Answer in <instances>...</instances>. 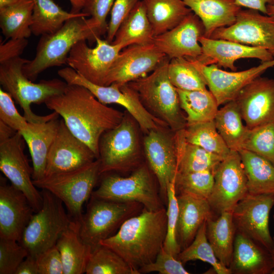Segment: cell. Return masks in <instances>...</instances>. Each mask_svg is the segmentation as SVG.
<instances>
[{
  "label": "cell",
  "mask_w": 274,
  "mask_h": 274,
  "mask_svg": "<svg viewBox=\"0 0 274 274\" xmlns=\"http://www.w3.org/2000/svg\"><path fill=\"white\" fill-rule=\"evenodd\" d=\"M60 116L66 126L99 158V143L106 131L117 126L124 113L99 101L87 89L67 84L64 91L44 103Z\"/></svg>",
  "instance_id": "1"
},
{
  "label": "cell",
  "mask_w": 274,
  "mask_h": 274,
  "mask_svg": "<svg viewBox=\"0 0 274 274\" xmlns=\"http://www.w3.org/2000/svg\"><path fill=\"white\" fill-rule=\"evenodd\" d=\"M166 228L165 208L151 211L144 208L100 245L114 251L139 272L140 268L156 259L163 246Z\"/></svg>",
  "instance_id": "2"
},
{
  "label": "cell",
  "mask_w": 274,
  "mask_h": 274,
  "mask_svg": "<svg viewBox=\"0 0 274 274\" xmlns=\"http://www.w3.org/2000/svg\"><path fill=\"white\" fill-rule=\"evenodd\" d=\"M86 17L72 18L56 31L42 36L35 57L22 68L23 74L31 81H35L46 69L66 64L69 53L77 42H95L96 37L103 35L99 24L91 17Z\"/></svg>",
  "instance_id": "3"
},
{
  "label": "cell",
  "mask_w": 274,
  "mask_h": 274,
  "mask_svg": "<svg viewBox=\"0 0 274 274\" xmlns=\"http://www.w3.org/2000/svg\"><path fill=\"white\" fill-rule=\"evenodd\" d=\"M29 60L17 57L0 64V83L24 112V117L31 123H40L57 118L55 112L45 116L36 114L32 104H41L52 96L62 93L67 84L58 79L41 80L35 83L23 73L22 68Z\"/></svg>",
  "instance_id": "4"
},
{
  "label": "cell",
  "mask_w": 274,
  "mask_h": 274,
  "mask_svg": "<svg viewBox=\"0 0 274 274\" xmlns=\"http://www.w3.org/2000/svg\"><path fill=\"white\" fill-rule=\"evenodd\" d=\"M141 131L136 120L125 111L121 122L102 135L99 143L100 176L133 172L145 162Z\"/></svg>",
  "instance_id": "5"
},
{
  "label": "cell",
  "mask_w": 274,
  "mask_h": 274,
  "mask_svg": "<svg viewBox=\"0 0 274 274\" xmlns=\"http://www.w3.org/2000/svg\"><path fill=\"white\" fill-rule=\"evenodd\" d=\"M169 60L166 57L150 75L127 84L137 93L148 112L176 132L184 129L187 122L177 89L168 77Z\"/></svg>",
  "instance_id": "6"
},
{
  "label": "cell",
  "mask_w": 274,
  "mask_h": 274,
  "mask_svg": "<svg viewBox=\"0 0 274 274\" xmlns=\"http://www.w3.org/2000/svg\"><path fill=\"white\" fill-rule=\"evenodd\" d=\"M91 197L118 202H137L149 211L165 208L157 179L147 162L128 177L105 174Z\"/></svg>",
  "instance_id": "7"
},
{
  "label": "cell",
  "mask_w": 274,
  "mask_h": 274,
  "mask_svg": "<svg viewBox=\"0 0 274 274\" xmlns=\"http://www.w3.org/2000/svg\"><path fill=\"white\" fill-rule=\"evenodd\" d=\"M41 194L42 207L32 215L19 242L28 256L36 260L56 245L61 234L75 223L61 200L46 190H42Z\"/></svg>",
  "instance_id": "8"
},
{
  "label": "cell",
  "mask_w": 274,
  "mask_h": 274,
  "mask_svg": "<svg viewBox=\"0 0 274 274\" xmlns=\"http://www.w3.org/2000/svg\"><path fill=\"white\" fill-rule=\"evenodd\" d=\"M100 161L75 170L44 177L33 181L34 185L46 190L62 201L71 219L78 226L82 219V207L90 198L100 176Z\"/></svg>",
  "instance_id": "9"
},
{
  "label": "cell",
  "mask_w": 274,
  "mask_h": 274,
  "mask_svg": "<svg viewBox=\"0 0 274 274\" xmlns=\"http://www.w3.org/2000/svg\"><path fill=\"white\" fill-rule=\"evenodd\" d=\"M143 208L137 202H118L90 197L78 226L80 236L93 251L100 246L101 241L113 235L126 220L140 213Z\"/></svg>",
  "instance_id": "10"
},
{
  "label": "cell",
  "mask_w": 274,
  "mask_h": 274,
  "mask_svg": "<svg viewBox=\"0 0 274 274\" xmlns=\"http://www.w3.org/2000/svg\"><path fill=\"white\" fill-rule=\"evenodd\" d=\"M213 190L208 199L215 218L221 213L231 211L248 193L247 178L237 151L230 153L214 172Z\"/></svg>",
  "instance_id": "11"
},
{
  "label": "cell",
  "mask_w": 274,
  "mask_h": 274,
  "mask_svg": "<svg viewBox=\"0 0 274 274\" xmlns=\"http://www.w3.org/2000/svg\"><path fill=\"white\" fill-rule=\"evenodd\" d=\"M69 82L72 85L84 87L105 105L116 104L124 107L136 120L145 134L152 129L168 127L165 123L148 112L141 102L137 93L128 84L99 85L90 82L76 72L71 74Z\"/></svg>",
  "instance_id": "12"
},
{
  "label": "cell",
  "mask_w": 274,
  "mask_h": 274,
  "mask_svg": "<svg viewBox=\"0 0 274 274\" xmlns=\"http://www.w3.org/2000/svg\"><path fill=\"white\" fill-rule=\"evenodd\" d=\"M24 139L19 132L0 142V169L11 184L27 197L35 212L42 205L43 198L34 185L32 167L24 153Z\"/></svg>",
  "instance_id": "13"
},
{
  "label": "cell",
  "mask_w": 274,
  "mask_h": 274,
  "mask_svg": "<svg viewBox=\"0 0 274 274\" xmlns=\"http://www.w3.org/2000/svg\"><path fill=\"white\" fill-rule=\"evenodd\" d=\"M145 157L155 176L164 203L169 184L175 181L178 160L175 132L169 127L152 129L143 138Z\"/></svg>",
  "instance_id": "14"
},
{
  "label": "cell",
  "mask_w": 274,
  "mask_h": 274,
  "mask_svg": "<svg viewBox=\"0 0 274 274\" xmlns=\"http://www.w3.org/2000/svg\"><path fill=\"white\" fill-rule=\"evenodd\" d=\"M210 38L263 48L274 56V16L242 9L234 24L216 29Z\"/></svg>",
  "instance_id": "15"
},
{
  "label": "cell",
  "mask_w": 274,
  "mask_h": 274,
  "mask_svg": "<svg viewBox=\"0 0 274 274\" xmlns=\"http://www.w3.org/2000/svg\"><path fill=\"white\" fill-rule=\"evenodd\" d=\"M274 194L248 193L233 208L232 218L236 231L263 246L270 252L273 240L269 228Z\"/></svg>",
  "instance_id": "16"
},
{
  "label": "cell",
  "mask_w": 274,
  "mask_h": 274,
  "mask_svg": "<svg viewBox=\"0 0 274 274\" xmlns=\"http://www.w3.org/2000/svg\"><path fill=\"white\" fill-rule=\"evenodd\" d=\"M95 43L90 48L85 40L77 42L69 53L66 64L90 82L105 86L111 67L122 48L99 37H96Z\"/></svg>",
  "instance_id": "17"
},
{
  "label": "cell",
  "mask_w": 274,
  "mask_h": 274,
  "mask_svg": "<svg viewBox=\"0 0 274 274\" xmlns=\"http://www.w3.org/2000/svg\"><path fill=\"white\" fill-rule=\"evenodd\" d=\"M152 42L123 48L113 63L106 85H120L143 78L154 71L166 58Z\"/></svg>",
  "instance_id": "18"
},
{
  "label": "cell",
  "mask_w": 274,
  "mask_h": 274,
  "mask_svg": "<svg viewBox=\"0 0 274 274\" xmlns=\"http://www.w3.org/2000/svg\"><path fill=\"white\" fill-rule=\"evenodd\" d=\"M96 159L90 148L75 136L60 119L48 155L45 177L75 170Z\"/></svg>",
  "instance_id": "19"
},
{
  "label": "cell",
  "mask_w": 274,
  "mask_h": 274,
  "mask_svg": "<svg viewBox=\"0 0 274 274\" xmlns=\"http://www.w3.org/2000/svg\"><path fill=\"white\" fill-rule=\"evenodd\" d=\"M250 129L274 121V79L259 76L233 100Z\"/></svg>",
  "instance_id": "20"
},
{
  "label": "cell",
  "mask_w": 274,
  "mask_h": 274,
  "mask_svg": "<svg viewBox=\"0 0 274 274\" xmlns=\"http://www.w3.org/2000/svg\"><path fill=\"white\" fill-rule=\"evenodd\" d=\"M191 59L204 76L219 106L233 100L245 86L274 66L273 59L244 71L227 72L219 68L216 64L204 65Z\"/></svg>",
  "instance_id": "21"
},
{
  "label": "cell",
  "mask_w": 274,
  "mask_h": 274,
  "mask_svg": "<svg viewBox=\"0 0 274 274\" xmlns=\"http://www.w3.org/2000/svg\"><path fill=\"white\" fill-rule=\"evenodd\" d=\"M204 27L192 12L173 29L154 37L153 43L169 59L184 57L196 59L202 54L200 37Z\"/></svg>",
  "instance_id": "22"
},
{
  "label": "cell",
  "mask_w": 274,
  "mask_h": 274,
  "mask_svg": "<svg viewBox=\"0 0 274 274\" xmlns=\"http://www.w3.org/2000/svg\"><path fill=\"white\" fill-rule=\"evenodd\" d=\"M35 211L25 195L0 179V238L20 242Z\"/></svg>",
  "instance_id": "23"
},
{
  "label": "cell",
  "mask_w": 274,
  "mask_h": 274,
  "mask_svg": "<svg viewBox=\"0 0 274 274\" xmlns=\"http://www.w3.org/2000/svg\"><path fill=\"white\" fill-rule=\"evenodd\" d=\"M202 54L195 60L204 65L216 64L218 67L236 71L235 62L242 58H256L262 62L271 60L274 56L266 50L235 42L207 38L199 39Z\"/></svg>",
  "instance_id": "24"
},
{
  "label": "cell",
  "mask_w": 274,
  "mask_h": 274,
  "mask_svg": "<svg viewBox=\"0 0 274 274\" xmlns=\"http://www.w3.org/2000/svg\"><path fill=\"white\" fill-rule=\"evenodd\" d=\"M274 267L271 252L236 231L230 264L231 274H269Z\"/></svg>",
  "instance_id": "25"
},
{
  "label": "cell",
  "mask_w": 274,
  "mask_h": 274,
  "mask_svg": "<svg viewBox=\"0 0 274 274\" xmlns=\"http://www.w3.org/2000/svg\"><path fill=\"white\" fill-rule=\"evenodd\" d=\"M177 195L179 206L177 236L182 251L192 242L203 222L215 217L207 200L185 194Z\"/></svg>",
  "instance_id": "26"
},
{
  "label": "cell",
  "mask_w": 274,
  "mask_h": 274,
  "mask_svg": "<svg viewBox=\"0 0 274 274\" xmlns=\"http://www.w3.org/2000/svg\"><path fill=\"white\" fill-rule=\"evenodd\" d=\"M201 21L204 37L210 38L216 29L234 24L242 10L235 0H183Z\"/></svg>",
  "instance_id": "27"
},
{
  "label": "cell",
  "mask_w": 274,
  "mask_h": 274,
  "mask_svg": "<svg viewBox=\"0 0 274 274\" xmlns=\"http://www.w3.org/2000/svg\"><path fill=\"white\" fill-rule=\"evenodd\" d=\"M59 120L57 118L44 123H29V131L22 136L31 157L33 181L45 177L48 155L55 137Z\"/></svg>",
  "instance_id": "28"
},
{
  "label": "cell",
  "mask_w": 274,
  "mask_h": 274,
  "mask_svg": "<svg viewBox=\"0 0 274 274\" xmlns=\"http://www.w3.org/2000/svg\"><path fill=\"white\" fill-rule=\"evenodd\" d=\"M236 229L231 211L206 222V236L220 262L228 267L232 259Z\"/></svg>",
  "instance_id": "29"
},
{
  "label": "cell",
  "mask_w": 274,
  "mask_h": 274,
  "mask_svg": "<svg viewBox=\"0 0 274 274\" xmlns=\"http://www.w3.org/2000/svg\"><path fill=\"white\" fill-rule=\"evenodd\" d=\"M78 226L74 223L58 238L56 246L62 262L63 274L85 273L91 248L81 238Z\"/></svg>",
  "instance_id": "30"
},
{
  "label": "cell",
  "mask_w": 274,
  "mask_h": 274,
  "mask_svg": "<svg viewBox=\"0 0 274 274\" xmlns=\"http://www.w3.org/2000/svg\"><path fill=\"white\" fill-rule=\"evenodd\" d=\"M154 37L179 24L190 13L183 0H143Z\"/></svg>",
  "instance_id": "31"
},
{
  "label": "cell",
  "mask_w": 274,
  "mask_h": 274,
  "mask_svg": "<svg viewBox=\"0 0 274 274\" xmlns=\"http://www.w3.org/2000/svg\"><path fill=\"white\" fill-rule=\"evenodd\" d=\"M177 150V173H189L206 170L212 171L224 158L197 145L187 142L181 130L175 132Z\"/></svg>",
  "instance_id": "32"
},
{
  "label": "cell",
  "mask_w": 274,
  "mask_h": 274,
  "mask_svg": "<svg viewBox=\"0 0 274 274\" xmlns=\"http://www.w3.org/2000/svg\"><path fill=\"white\" fill-rule=\"evenodd\" d=\"M154 38L145 5L142 0L122 22L111 44L118 45L123 49L131 45L152 43Z\"/></svg>",
  "instance_id": "33"
},
{
  "label": "cell",
  "mask_w": 274,
  "mask_h": 274,
  "mask_svg": "<svg viewBox=\"0 0 274 274\" xmlns=\"http://www.w3.org/2000/svg\"><path fill=\"white\" fill-rule=\"evenodd\" d=\"M247 178L248 193L251 194H274V165L251 151L240 149Z\"/></svg>",
  "instance_id": "34"
},
{
  "label": "cell",
  "mask_w": 274,
  "mask_h": 274,
  "mask_svg": "<svg viewBox=\"0 0 274 274\" xmlns=\"http://www.w3.org/2000/svg\"><path fill=\"white\" fill-rule=\"evenodd\" d=\"M33 8V0H19L0 8V27L6 39L28 38Z\"/></svg>",
  "instance_id": "35"
},
{
  "label": "cell",
  "mask_w": 274,
  "mask_h": 274,
  "mask_svg": "<svg viewBox=\"0 0 274 274\" xmlns=\"http://www.w3.org/2000/svg\"><path fill=\"white\" fill-rule=\"evenodd\" d=\"M238 108L234 100L218 109L214 121L216 129L230 150L238 151L249 129L243 123Z\"/></svg>",
  "instance_id": "36"
},
{
  "label": "cell",
  "mask_w": 274,
  "mask_h": 274,
  "mask_svg": "<svg viewBox=\"0 0 274 274\" xmlns=\"http://www.w3.org/2000/svg\"><path fill=\"white\" fill-rule=\"evenodd\" d=\"M33 8L30 29L35 36H43L58 30L67 20L87 15L73 14L62 9L53 0H33Z\"/></svg>",
  "instance_id": "37"
},
{
  "label": "cell",
  "mask_w": 274,
  "mask_h": 274,
  "mask_svg": "<svg viewBox=\"0 0 274 274\" xmlns=\"http://www.w3.org/2000/svg\"><path fill=\"white\" fill-rule=\"evenodd\" d=\"M176 89L181 108L187 115V125L214 120L219 106L209 90L186 91Z\"/></svg>",
  "instance_id": "38"
},
{
  "label": "cell",
  "mask_w": 274,
  "mask_h": 274,
  "mask_svg": "<svg viewBox=\"0 0 274 274\" xmlns=\"http://www.w3.org/2000/svg\"><path fill=\"white\" fill-rule=\"evenodd\" d=\"M181 130L187 142L211 153L225 157L231 152L218 132L214 120L187 125Z\"/></svg>",
  "instance_id": "39"
},
{
  "label": "cell",
  "mask_w": 274,
  "mask_h": 274,
  "mask_svg": "<svg viewBox=\"0 0 274 274\" xmlns=\"http://www.w3.org/2000/svg\"><path fill=\"white\" fill-rule=\"evenodd\" d=\"M167 73L170 82L176 89L186 91L207 89L204 76L191 59H170Z\"/></svg>",
  "instance_id": "40"
},
{
  "label": "cell",
  "mask_w": 274,
  "mask_h": 274,
  "mask_svg": "<svg viewBox=\"0 0 274 274\" xmlns=\"http://www.w3.org/2000/svg\"><path fill=\"white\" fill-rule=\"evenodd\" d=\"M207 221L200 226L192 242L180 252L177 258L183 264L190 261L201 260L211 265L217 274H231L229 268L218 260L207 239Z\"/></svg>",
  "instance_id": "41"
},
{
  "label": "cell",
  "mask_w": 274,
  "mask_h": 274,
  "mask_svg": "<svg viewBox=\"0 0 274 274\" xmlns=\"http://www.w3.org/2000/svg\"><path fill=\"white\" fill-rule=\"evenodd\" d=\"M86 274H139L120 256L100 245L91 253L86 268Z\"/></svg>",
  "instance_id": "42"
},
{
  "label": "cell",
  "mask_w": 274,
  "mask_h": 274,
  "mask_svg": "<svg viewBox=\"0 0 274 274\" xmlns=\"http://www.w3.org/2000/svg\"><path fill=\"white\" fill-rule=\"evenodd\" d=\"M214 173L206 170L189 173H177L175 187L177 195L185 194L208 200L213 190Z\"/></svg>",
  "instance_id": "43"
},
{
  "label": "cell",
  "mask_w": 274,
  "mask_h": 274,
  "mask_svg": "<svg viewBox=\"0 0 274 274\" xmlns=\"http://www.w3.org/2000/svg\"><path fill=\"white\" fill-rule=\"evenodd\" d=\"M241 149L253 152L274 165V121L249 129Z\"/></svg>",
  "instance_id": "44"
},
{
  "label": "cell",
  "mask_w": 274,
  "mask_h": 274,
  "mask_svg": "<svg viewBox=\"0 0 274 274\" xmlns=\"http://www.w3.org/2000/svg\"><path fill=\"white\" fill-rule=\"evenodd\" d=\"M167 197V228L163 248L167 252L177 258L181 251V249L178 242L177 236L179 206L175 181L168 185Z\"/></svg>",
  "instance_id": "45"
},
{
  "label": "cell",
  "mask_w": 274,
  "mask_h": 274,
  "mask_svg": "<svg viewBox=\"0 0 274 274\" xmlns=\"http://www.w3.org/2000/svg\"><path fill=\"white\" fill-rule=\"evenodd\" d=\"M27 256L26 250L19 242L0 238V274H15Z\"/></svg>",
  "instance_id": "46"
},
{
  "label": "cell",
  "mask_w": 274,
  "mask_h": 274,
  "mask_svg": "<svg viewBox=\"0 0 274 274\" xmlns=\"http://www.w3.org/2000/svg\"><path fill=\"white\" fill-rule=\"evenodd\" d=\"M0 120L22 136L29 131V122L18 112L12 96L0 89Z\"/></svg>",
  "instance_id": "47"
},
{
  "label": "cell",
  "mask_w": 274,
  "mask_h": 274,
  "mask_svg": "<svg viewBox=\"0 0 274 274\" xmlns=\"http://www.w3.org/2000/svg\"><path fill=\"white\" fill-rule=\"evenodd\" d=\"M139 273L158 272L159 274H189L184 264L162 247L155 260L138 269Z\"/></svg>",
  "instance_id": "48"
},
{
  "label": "cell",
  "mask_w": 274,
  "mask_h": 274,
  "mask_svg": "<svg viewBox=\"0 0 274 274\" xmlns=\"http://www.w3.org/2000/svg\"><path fill=\"white\" fill-rule=\"evenodd\" d=\"M140 0H115L111 11L106 40L111 43L122 22Z\"/></svg>",
  "instance_id": "49"
},
{
  "label": "cell",
  "mask_w": 274,
  "mask_h": 274,
  "mask_svg": "<svg viewBox=\"0 0 274 274\" xmlns=\"http://www.w3.org/2000/svg\"><path fill=\"white\" fill-rule=\"evenodd\" d=\"M115 0H86L81 12L93 18L99 25L103 35L107 33L106 19Z\"/></svg>",
  "instance_id": "50"
},
{
  "label": "cell",
  "mask_w": 274,
  "mask_h": 274,
  "mask_svg": "<svg viewBox=\"0 0 274 274\" xmlns=\"http://www.w3.org/2000/svg\"><path fill=\"white\" fill-rule=\"evenodd\" d=\"M39 274H63L61 255L56 245L37 259Z\"/></svg>",
  "instance_id": "51"
},
{
  "label": "cell",
  "mask_w": 274,
  "mask_h": 274,
  "mask_svg": "<svg viewBox=\"0 0 274 274\" xmlns=\"http://www.w3.org/2000/svg\"><path fill=\"white\" fill-rule=\"evenodd\" d=\"M28 44L27 39H10L0 45V64L20 57Z\"/></svg>",
  "instance_id": "52"
},
{
  "label": "cell",
  "mask_w": 274,
  "mask_h": 274,
  "mask_svg": "<svg viewBox=\"0 0 274 274\" xmlns=\"http://www.w3.org/2000/svg\"><path fill=\"white\" fill-rule=\"evenodd\" d=\"M236 4L241 7L259 11L263 14H267V6L274 3V0H235Z\"/></svg>",
  "instance_id": "53"
},
{
  "label": "cell",
  "mask_w": 274,
  "mask_h": 274,
  "mask_svg": "<svg viewBox=\"0 0 274 274\" xmlns=\"http://www.w3.org/2000/svg\"><path fill=\"white\" fill-rule=\"evenodd\" d=\"M15 274H39L37 260L27 256L20 264Z\"/></svg>",
  "instance_id": "54"
},
{
  "label": "cell",
  "mask_w": 274,
  "mask_h": 274,
  "mask_svg": "<svg viewBox=\"0 0 274 274\" xmlns=\"http://www.w3.org/2000/svg\"><path fill=\"white\" fill-rule=\"evenodd\" d=\"M17 131L0 120V142L10 138Z\"/></svg>",
  "instance_id": "55"
},
{
  "label": "cell",
  "mask_w": 274,
  "mask_h": 274,
  "mask_svg": "<svg viewBox=\"0 0 274 274\" xmlns=\"http://www.w3.org/2000/svg\"><path fill=\"white\" fill-rule=\"evenodd\" d=\"M86 1V0H69L71 5L70 12L73 14H78L81 13Z\"/></svg>",
  "instance_id": "56"
},
{
  "label": "cell",
  "mask_w": 274,
  "mask_h": 274,
  "mask_svg": "<svg viewBox=\"0 0 274 274\" xmlns=\"http://www.w3.org/2000/svg\"><path fill=\"white\" fill-rule=\"evenodd\" d=\"M19 0H0V8L12 5Z\"/></svg>",
  "instance_id": "57"
},
{
  "label": "cell",
  "mask_w": 274,
  "mask_h": 274,
  "mask_svg": "<svg viewBox=\"0 0 274 274\" xmlns=\"http://www.w3.org/2000/svg\"><path fill=\"white\" fill-rule=\"evenodd\" d=\"M267 15L274 16V3L271 5L267 6Z\"/></svg>",
  "instance_id": "58"
},
{
  "label": "cell",
  "mask_w": 274,
  "mask_h": 274,
  "mask_svg": "<svg viewBox=\"0 0 274 274\" xmlns=\"http://www.w3.org/2000/svg\"><path fill=\"white\" fill-rule=\"evenodd\" d=\"M272 240H273V246H272V250L271 251V256H272V258L273 265H274V235L272 236ZM271 274H274V267H273V269H272V271L271 272Z\"/></svg>",
  "instance_id": "59"
},
{
  "label": "cell",
  "mask_w": 274,
  "mask_h": 274,
  "mask_svg": "<svg viewBox=\"0 0 274 274\" xmlns=\"http://www.w3.org/2000/svg\"><path fill=\"white\" fill-rule=\"evenodd\" d=\"M273 220H274V215H273Z\"/></svg>",
  "instance_id": "60"
}]
</instances>
